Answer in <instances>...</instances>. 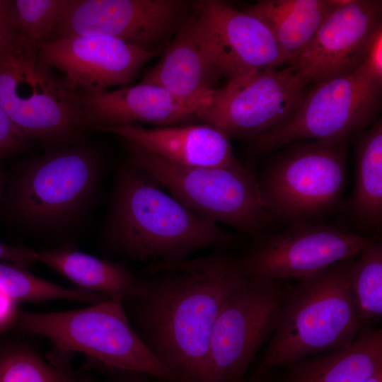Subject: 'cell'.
I'll list each match as a JSON object with an SVG mask.
<instances>
[{"label": "cell", "mask_w": 382, "mask_h": 382, "mask_svg": "<svg viewBox=\"0 0 382 382\" xmlns=\"http://www.w3.org/2000/svg\"><path fill=\"white\" fill-rule=\"evenodd\" d=\"M192 12L183 0H71L48 41L105 35L162 54Z\"/></svg>", "instance_id": "12"}, {"label": "cell", "mask_w": 382, "mask_h": 382, "mask_svg": "<svg viewBox=\"0 0 382 382\" xmlns=\"http://www.w3.org/2000/svg\"><path fill=\"white\" fill-rule=\"evenodd\" d=\"M70 3L71 0H6L10 34L38 47L50 40Z\"/></svg>", "instance_id": "25"}, {"label": "cell", "mask_w": 382, "mask_h": 382, "mask_svg": "<svg viewBox=\"0 0 382 382\" xmlns=\"http://www.w3.org/2000/svg\"><path fill=\"white\" fill-rule=\"evenodd\" d=\"M382 1L351 0L324 20L299 56L295 69L307 85L348 76L362 64L382 23Z\"/></svg>", "instance_id": "16"}, {"label": "cell", "mask_w": 382, "mask_h": 382, "mask_svg": "<svg viewBox=\"0 0 382 382\" xmlns=\"http://www.w3.org/2000/svg\"><path fill=\"white\" fill-rule=\"evenodd\" d=\"M81 96L88 125L98 130L138 122L171 126L196 117L198 109L143 82Z\"/></svg>", "instance_id": "18"}, {"label": "cell", "mask_w": 382, "mask_h": 382, "mask_svg": "<svg viewBox=\"0 0 382 382\" xmlns=\"http://www.w3.org/2000/svg\"><path fill=\"white\" fill-rule=\"evenodd\" d=\"M290 363L285 382H366L382 368V329L365 325L349 345Z\"/></svg>", "instance_id": "20"}, {"label": "cell", "mask_w": 382, "mask_h": 382, "mask_svg": "<svg viewBox=\"0 0 382 382\" xmlns=\"http://www.w3.org/2000/svg\"><path fill=\"white\" fill-rule=\"evenodd\" d=\"M139 277V291L122 303L139 337L180 382H207L215 320L243 277L238 257L154 262Z\"/></svg>", "instance_id": "1"}, {"label": "cell", "mask_w": 382, "mask_h": 382, "mask_svg": "<svg viewBox=\"0 0 382 382\" xmlns=\"http://www.w3.org/2000/svg\"><path fill=\"white\" fill-rule=\"evenodd\" d=\"M128 163L144 171L183 204L256 238L272 224L255 175L243 166L189 167L170 163L122 139Z\"/></svg>", "instance_id": "6"}, {"label": "cell", "mask_w": 382, "mask_h": 382, "mask_svg": "<svg viewBox=\"0 0 382 382\" xmlns=\"http://www.w3.org/2000/svg\"><path fill=\"white\" fill-rule=\"evenodd\" d=\"M40 262L72 282L78 289L107 299L126 301L139 290V277L122 262L100 259L70 247L36 252Z\"/></svg>", "instance_id": "21"}, {"label": "cell", "mask_w": 382, "mask_h": 382, "mask_svg": "<svg viewBox=\"0 0 382 382\" xmlns=\"http://www.w3.org/2000/svg\"><path fill=\"white\" fill-rule=\"evenodd\" d=\"M282 282L243 274L215 320L207 382L244 380L252 361L274 331L286 289Z\"/></svg>", "instance_id": "10"}, {"label": "cell", "mask_w": 382, "mask_h": 382, "mask_svg": "<svg viewBox=\"0 0 382 382\" xmlns=\"http://www.w3.org/2000/svg\"><path fill=\"white\" fill-rule=\"evenodd\" d=\"M347 141L294 142L267 163L257 179L272 221L317 222L337 206L346 183Z\"/></svg>", "instance_id": "7"}, {"label": "cell", "mask_w": 382, "mask_h": 382, "mask_svg": "<svg viewBox=\"0 0 382 382\" xmlns=\"http://www.w3.org/2000/svg\"><path fill=\"white\" fill-rule=\"evenodd\" d=\"M105 376L98 382H169L151 375L116 369L98 368Z\"/></svg>", "instance_id": "31"}, {"label": "cell", "mask_w": 382, "mask_h": 382, "mask_svg": "<svg viewBox=\"0 0 382 382\" xmlns=\"http://www.w3.org/2000/svg\"><path fill=\"white\" fill-rule=\"evenodd\" d=\"M361 66L375 81L382 83V23L376 29Z\"/></svg>", "instance_id": "29"}, {"label": "cell", "mask_w": 382, "mask_h": 382, "mask_svg": "<svg viewBox=\"0 0 382 382\" xmlns=\"http://www.w3.org/2000/svg\"><path fill=\"white\" fill-rule=\"evenodd\" d=\"M191 15L141 82L160 86L178 100L199 108L222 76L202 47Z\"/></svg>", "instance_id": "19"}, {"label": "cell", "mask_w": 382, "mask_h": 382, "mask_svg": "<svg viewBox=\"0 0 382 382\" xmlns=\"http://www.w3.org/2000/svg\"><path fill=\"white\" fill-rule=\"evenodd\" d=\"M355 257L286 288L260 371L349 345L365 326L350 287Z\"/></svg>", "instance_id": "3"}, {"label": "cell", "mask_w": 382, "mask_h": 382, "mask_svg": "<svg viewBox=\"0 0 382 382\" xmlns=\"http://www.w3.org/2000/svg\"><path fill=\"white\" fill-rule=\"evenodd\" d=\"M28 141V137L0 107V156L20 151Z\"/></svg>", "instance_id": "28"}, {"label": "cell", "mask_w": 382, "mask_h": 382, "mask_svg": "<svg viewBox=\"0 0 382 382\" xmlns=\"http://www.w3.org/2000/svg\"><path fill=\"white\" fill-rule=\"evenodd\" d=\"M100 131L132 141L170 163L189 167L239 168L230 137L208 125H171L145 128L129 124Z\"/></svg>", "instance_id": "17"}, {"label": "cell", "mask_w": 382, "mask_h": 382, "mask_svg": "<svg viewBox=\"0 0 382 382\" xmlns=\"http://www.w3.org/2000/svg\"><path fill=\"white\" fill-rule=\"evenodd\" d=\"M96 154L86 146L62 148L29 164L16 185L14 204L30 221L52 222L76 212L99 173Z\"/></svg>", "instance_id": "14"}, {"label": "cell", "mask_w": 382, "mask_h": 382, "mask_svg": "<svg viewBox=\"0 0 382 382\" xmlns=\"http://www.w3.org/2000/svg\"><path fill=\"white\" fill-rule=\"evenodd\" d=\"M350 287L365 325L382 316V245L377 238L367 243L352 266Z\"/></svg>", "instance_id": "27"}, {"label": "cell", "mask_w": 382, "mask_h": 382, "mask_svg": "<svg viewBox=\"0 0 382 382\" xmlns=\"http://www.w3.org/2000/svg\"><path fill=\"white\" fill-rule=\"evenodd\" d=\"M366 382H382V368L378 369Z\"/></svg>", "instance_id": "33"}, {"label": "cell", "mask_w": 382, "mask_h": 382, "mask_svg": "<svg viewBox=\"0 0 382 382\" xmlns=\"http://www.w3.org/2000/svg\"><path fill=\"white\" fill-rule=\"evenodd\" d=\"M0 293L13 303L67 300L94 304L106 300L90 291L60 286L37 277L25 268L0 262Z\"/></svg>", "instance_id": "26"}, {"label": "cell", "mask_w": 382, "mask_h": 382, "mask_svg": "<svg viewBox=\"0 0 382 382\" xmlns=\"http://www.w3.org/2000/svg\"><path fill=\"white\" fill-rule=\"evenodd\" d=\"M306 87L291 66L252 71L214 89L196 117L229 137L252 139L286 122L303 103Z\"/></svg>", "instance_id": "9"}, {"label": "cell", "mask_w": 382, "mask_h": 382, "mask_svg": "<svg viewBox=\"0 0 382 382\" xmlns=\"http://www.w3.org/2000/svg\"><path fill=\"white\" fill-rule=\"evenodd\" d=\"M0 261H7L26 268L37 262L36 251L31 249L13 246L0 242Z\"/></svg>", "instance_id": "30"}, {"label": "cell", "mask_w": 382, "mask_h": 382, "mask_svg": "<svg viewBox=\"0 0 382 382\" xmlns=\"http://www.w3.org/2000/svg\"><path fill=\"white\" fill-rule=\"evenodd\" d=\"M196 36L211 62L228 80L286 64L273 35L257 17L221 0L192 4Z\"/></svg>", "instance_id": "13"}, {"label": "cell", "mask_w": 382, "mask_h": 382, "mask_svg": "<svg viewBox=\"0 0 382 382\" xmlns=\"http://www.w3.org/2000/svg\"><path fill=\"white\" fill-rule=\"evenodd\" d=\"M382 83L360 66L354 73L315 84L299 110L284 123L252 139L260 154L303 140L342 141L376 122Z\"/></svg>", "instance_id": "8"}, {"label": "cell", "mask_w": 382, "mask_h": 382, "mask_svg": "<svg viewBox=\"0 0 382 382\" xmlns=\"http://www.w3.org/2000/svg\"><path fill=\"white\" fill-rule=\"evenodd\" d=\"M0 107L29 139L77 142L90 127L81 93L8 31L0 41Z\"/></svg>", "instance_id": "4"}, {"label": "cell", "mask_w": 382, "mask_h": 382, "mask_svg": "<svg viewBox=\"0 0 382 382\" xmlns=\"http://www.w3.org/2000/svg\"><path fill=\"white\" fill-rule=\"evenodd\" d=\"M232 242L216 222L187 207L144 171L129 163L120 171L107 231L115 254L150 264L173 262Z\"/></svg>", "instance_id": "2"}, {"label": "cell", "mask_w": 382, "mask_h": 382, "mask_svg": "<svg viewBox=\"0 0 382 382\" xmlns=\"http://www.w3.org/2000/svg\"><path fill=\"white\" fill-rule=\"evenodd\" d=\"M338 6L335 0H260L244 11L265 24L286 62L295 66L324 20Z\"/></svg>", "instance_id": "22"}, {"label": "cell", "mask_w": 382, "mask_h": 382, "mask_svg": "<svg viewBox=\"0 0 382 382\" xmlns=\"http://www.w3.org/2000/svg\"><path fill=\"white\" fill-rule=\"evenodd\" d=\"M15 322L20 330L48 340L56 353L70 357L76 352L85 354L88 367L137 371L180 382L144 345L119 301L106 299L62 311H20Z\"/></svg>", "instance_id": "5"}, {"label": "cell", "mask_w": 382, "mask_h": 382, "mask_svg": "<svg viewBox=\"0 0 382 382\" xmlns=\"http://www.w3.org/2000/svg\"><path fill=\"white\" fill-rule=\"evenodd\" d=\"M48 354L45 359L31 345L10 340L0 345V382H98L88 367Z\"/></svg>", "instance_id": "24"}, {"label": "cell", "mask_w": 382, "mask_h": 382, "mask_svg": "<svg viewBox=\"0 0 382 382\" xmlns=\"http://www.w3.org/2000/svg\"><path fill=\"white\" fill-rule=\"evenodd\" d=\"M351 213L361 226L382 224V123L377 120L359 139Z\"/></svg>", "instance_id": "23"}, {"label": "cell", "mask_w": 382, "mask_h": 382, "mask_svg": "<svg viewBox=\"0 0 382 382\" xmlns=\"http://www.w3.org/2000/svg\"><path fill=\"white\" fill-rule=\"evenodd\" d=\"M8 31L6 16V0H0V41Z\"/></svg>", "instance_id": "32"}, {"label": "cell", "mask_w": 382, "mask_h": 382, "mask_svg": "<svg viewBox=\"0 0 382 382\" xmlns=\"http://www.w3.org/2000/svg\"><path fill=\"white\" fill-rule=\"evenodd\" d=\"M374 238L333 225L296 223L284 231H267L257 237L238 260L250 277L300 279L357 256Z\"/></svg>", "instance_id": "11"}, {"label": "cell", "mask_w": 382, "mask_h": 382, "mask_svg": "<svg viewBox=\"0 0 382 382\" xmlns=\"http://www.w3.org/2000/svg\"><path fill=\"white\" fill-rule=\"evenodd\" d=\"M242 382H265L262 378L260 377V372L257 374L253 376L249 380L245 381L243 380Z\"/></svg>", "instance_id": "34"}, {"label": "cell", "mask_w": 382, "mask_h": 382, "mask_svg": "<svg viewBox=\"0 0 382 382\" xmlns=\"http://www.w3.org/2000/svg\"><path fill=\"white\" fill-rule=\"evenodd\" d=\"M160 54L98 35L62 37L38 47L40 59L83 93L127 86L144 64Z\"/></svg>", "instance_id": "15"}]
</instances>
